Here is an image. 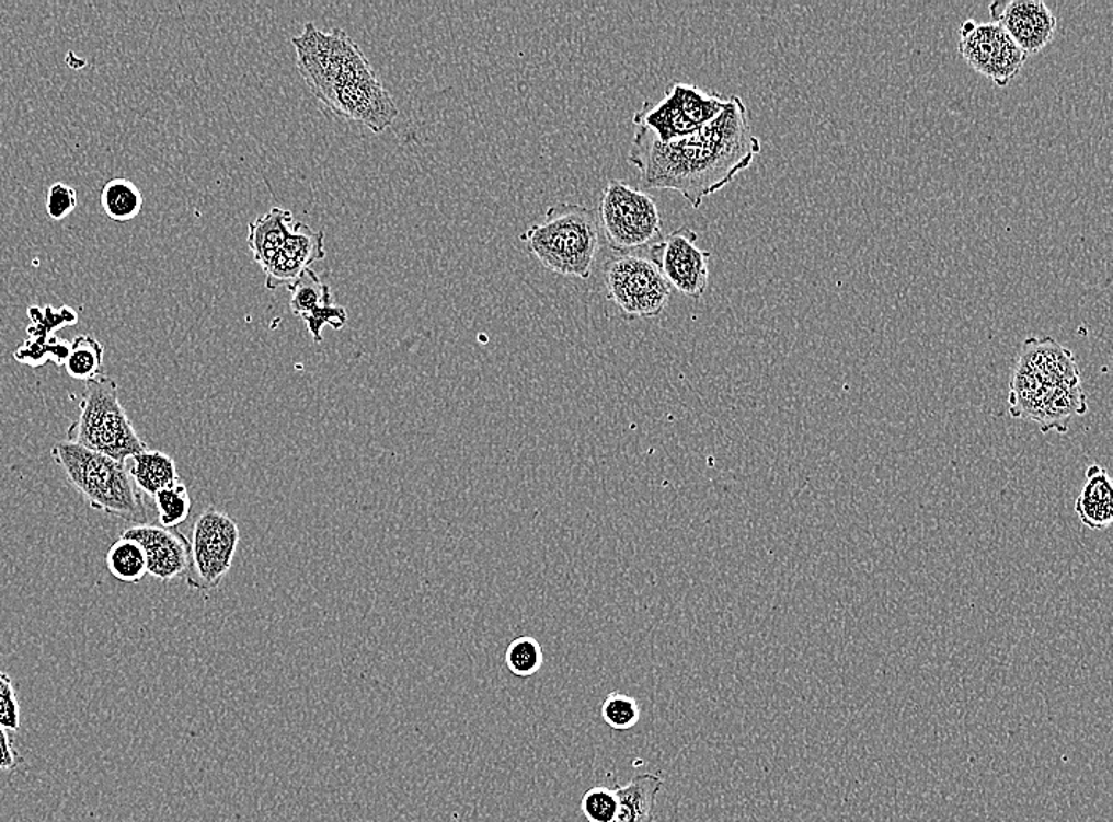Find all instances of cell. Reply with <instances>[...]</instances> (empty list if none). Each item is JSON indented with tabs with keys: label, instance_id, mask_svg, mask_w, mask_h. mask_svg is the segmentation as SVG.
Returning <instances> with one entry per match:
<instances>
[{
	"label": "cell",
	"instance_id": "ffe728a7",
	"mask_svg": "<svg viewBox=\"0 0 1113 822\" xmlns=\"http://www.w3.org/2000/svg\"><path fill=\"white\" fill-rule=\"evenodd\" d=\"M103 345L94 336L83 334L71 341L64 369L74 380L91 382L102 377Z\"/></svg>",
	"mask_w": 1113,
	"mask_h": 822
},
{
	"label": "cell",
	"instance_id": "cb8c5ba5",
	"mask_svg": "<svg viewBox=\"0 0 1113 822\" xmlns=\"http://www.w3.org/2000/svg\"><path fill=\"white\" fill-rule=\"evenodd\" d=\"M505 663L512 674L517 678H531L544 663L543 649L531 636H523L509 644L505 655Z\"/></svg>",
	"mask_w": 1113,
	"mask_h": 822
},
{
	"label": "cell",
	"instance_id": "603a6c76",
	"mask_svg": "<svg viewBox=\"0 0 1113 822\" xmlns=\"http://www.w3.org/2000/svg\"><path fill=\"white\" fill-rule=\"evenodd\" d=\"M157 512H159V524L163 529H176L177 525L187 521L192 511V498L187 486L181 482L168 487L153 497Z\"/></svg>",
	"mask_w": 1113,
	"mask_h": 822
},
{
	"label": "cell",
	"instance_id": "8fae6325",
	"mask_svg": "<svg viewBox=\"0 0 1113 822\" xmlns=\"http://www.w3.org/2000/svg\"><path fill=\"white\" fill-rule=\"evenodd\" d=\"M699 234L684 225L670 231L649 247V259L662 273L669 288L684 297L699 299L709 287V262L712 254L696 245Z\"/></svg>",
	"mask_w": 1113,
	"mask_h": 822
},
{
	"label": "cell",
	"instance_id": "7c38bea8",
	"mask_svg": "<svg viewBox=\"0 0 1113 822\" xmlns=\"http://www.w3.org/2000/svg\"><path fill=\"white\" fill-rule=\"evenodd\" d=\"M324 105L345 119L355 120L381 134L398 117V106L378 80L377 74L358 78L335 89Z\"/></svg>",
	"mask_w": 1113,
	"mask_h": 822
},
{
	"label": "cell",
	"instance_id": "5bb4252c",
	"mask_svg": "<svg viewBox=\"0 0 1113 822\" xmlns=\"http://www.w3.org/2000/svg\"><path fill=\"white\" fill-rule=\"evenodd\" d=\"M123 539L137 541L146 554L148 575L170 582L185 575L191 561V543L182 533L160 525L137 524L124 530Z\"/></svg>",
	"mask_w": 1113,
	"mask_h": 822
},
{
	"label": "cell",
	"instance_id": "9a60e30c",
	"mask_svg": "<svg viewBox=\"0 0 1113 822\" xmlns=\"http://www.w3.org/2000/svg\"><path fill=\"white\" fill-rule=\"evenodd\" d=\"M295 223V217L290 211L276 206L249 225L248 244L252 251L253 262L265 273L284 248Z\"/></svg>",
	"mask_w": 1113,
	"mask_h": 822
},
{
	"label": "cell",
	"instance_id": "8992f818",
	"mask_svg": "<svg viewBox=\"0 0 1113 822\" xmlns=\"http://www.w3.org/2000/svg\"><path fill=\"white\" fill-rule=\"evenodd\" d=\"M598 223L617 255L634 254L662 240L663 222L651 195L623 181L611 180L598 205Z\"/></svg>",
	"mask_w": 1113,
	"mask_h": 822
},
{
	"label": "cell",
	"instance_id": "ac0fdd59",
	"mask_svg": "<svg viewBox=\"0 0 1113 822\" xmlns=\"http://www.w3.org/2000/svg\"><path fill=\"white\" fill-rule=\"evenodd\" d=\"M103 211L114 222H130L142 209L141 190L126 177H114L100 194Z\"/></svg>",
	"mask_w": 1113,
	"mask_h": 822
},
{
	"label": "cell",
	"instance_id": "e0dca14e",
	"mask_svg": "<svg viewBox=\"0 0 1113 822\" xmlns=\"http://www.w3.org/2000/svg\"><path fill=\"white\" fill-rule=\"evenodd\" d=\"M130 475L141 494L152 498L181 482L176 462L171 455L157 450H145L131 458Z\"/></svg>",
	"mask_w": 1113,
	"mask_h": 822
},
{
	"label": "cell",
	"instance_id": "d6986e66",
	"mask_svg": "<svg viewBox=\"0 0 1113 822\" xmlns=\"http://www.w3.org/2000/svg\"><path fill=\"white\" fill-rule=\"evenodd\" d=\"M106 567L117 581L137 583L148 575L146 554L137 541L123 539L110 547L105 557Z\"/></svg>",
	"mask_w": 1113,
	"mask_h": 822
},
{
	"label": "cell",
	"instance_id": "30bf717a",
	"mask_svg": "<svg viewBox=\"0 0 1113 822\" xmlns=\"http://www.w3.org/2000/svg\"><path fill=\"white\" fill-rule=\"evenodd\" d=\"M959 51L972 69L1000 88L1014 80L1029 57L1000 24L974 20L961 24Z\"/></svg>",
	"mask_w": 1113,
	"mask_h": 822
},
{
	"label": "cell",
	"instance_id": "9c48e42d",
	"mask_svg": "<svg viewBox=\"0 0 1113 822\" xmlns=\"http://www.w3.org/2000/svg\"><path fill=\"white\" fill-rule=\"evenodd\" d=\"M241 532L227 512L208 507L196 518L191 543V561L185 582L198 592L222 583L237 555Z\"/></svg>",
	"mask_w": 1113,
	"mask_h": 822
},
{
	"label": "cell",
	"instance_id": "ba28073f",
	"mask_svg": "<svg viewBox=\"0 0 1113 822\" xmlns=\"http://www.w3.org/2000/svg\"><path fill=\"white\" fill-rule=\"evenodd\" d=\"M603 283L609 301L628 320L662 315L670 298L668 282L649 256H611L603 266Z\"/></svg>",
	"mask_w": 1113,
	"mask_h": 822
},
{
	"label": "cell",
	"instance_id": "4316f807",
	"mask_svg": "<svg viewBox=\"0 0 1113 822\" xmlns=\"http://www.w3.org/2000/svg\"><path fill=\"white\" fill-rule=\"evenodd\" d=\"M1079 498L1091 503L1113 505L1111 475L1097 464L1087 467L1086 484L1080 490Z\"/></svg>",
	"mask_w": 1113,
	"mask_h": 822
},
{
	"label": "cell",
	"instance_id": "484cf974",
	"mask_svg": "<svg viewBox=\"0 0 1113 822\" xmlns=\"http://www.w3.org/2000/svg\"><path fill=\"white\" fill-rule=\"evenodd\" d=\"M619 809L616 789L595 786L583 796L581 810L588 822H612Z\"/></svg>",
	"mask_w": 1113,
	"mask_h": 822
},
{
	"label": "cell",
	"instance_id": "3957f363",
	"mask_svg": "<svg viewBox=\"0 0 1113 822\" xmlns=\"http://www.w3.org/2000/svg\"><path fill=\"white\" fill-rule=\"evenodd\" d=\"M519 240L546 269L588 279L599 248L597 212L576 202H556L549 206L544 222L527 228Z\"/></svg>",
	"mask_w": 1113,
	"mask_h": 822
},
{
	"label": "cell",
	"instance_id": "7402d4cb",
	"mask_svg": "<svg viewBox=\"0 0 1113 822\" xmlns=\"http://www.w3.org/2000/svg\"><path fill=\"white\" fill-rule=\"evenodd\" d=\"M280 254L298 263L302 268L309 269L312 263L326 256L323 231H313L306 223L296 222Z\"/></svg>",
	"mask_w": 1113,
	"mask_h": 822
},
{
	"label": "cell",
	"instance_id": "44dd1931",
	"mask_svg": "<svg viewBox=\"0 0 1113 822\" xmlns=\"http://www.w3.org/2000/svg\"><path fill=\"white\" fill-rule=\"evenodd\" d=\"M291 293L290 309L296 316L333 304V291L330 285L323 283L315 270L306 269L295 285L288 288Z\"/></svg>",
	"mask_w": 1113,
	"mask_h": 822
},
{
	"label": "cell",
	"instance_id": "4dcf8cb0",
	"mask_svg": "<svg viewBox=\"0 0 1113 822\" xmlns=\"http://www.w3.org/2000/svg\"><path fill=\"white\" fill-rule=\"evenodd\" d=\"M1076 512L1082 524L1094 532L1108 529L1113 521V505L1091 503L1077 498Z\"/></svg>",
	"mask_w": 1113,
	"mask_h": 822
},
{
	"label": "cell",
	"instance_id": "2e32d148",
	"mask_svg": "<svg viewBox=\"0 0 1113 822\" xmlns=\"http://www.w3.org/2000/svg\"><path fill=\"white\" fill-rule=\"evenodd\" d=\"M662 788L663 778L655 774L636 775L616 788L619 809L612 822H654L656 796Z\"/></svg>",
	"mask_w": 1113,
	"mask_h": 822
},
{
	"label": "cell",
	"instance_id": "1f68e13d",
	"mask_svg": "<svg viewBox=\"0 0 1113 822\" xmlns=\"http://www.w3.org/2000/svg\"><path fill=\"white\" fill-rule=\"evenodd\" d=\"M10 734L12 732L7 731V729L0 726V771L13 774L18 768L23 767L26 761H24L23 754L18 752Z\"/></svg>",
	"mask_w": 1113,
	"mask_h": 822
},
{
	"label": "cell",
	"instance_id": "83f0119b",
	"mask_svg": "<svg viewBox=\"0 0 1113 822\" xmlns=\"http://www.w3.org/2000/svg\"><path fill=\"white\" fill-rule=\"evenodd\" d=\"M0 726L9 732L21 728V707L12 678L0 671Z\"/></svg>",
	"mask_w": 1113,
	"mask_h": 822
},
{
	"label": "cell",
	"instance_id": "5b68a950",
	"mask_svg": "<svg viewBox=\"0 0 1113 822\" xmlns=\"http://www.w3.org/2000/svg\"><path fill=\"white\" fill-rule=\"evenodd\" d=\"M296 62L310 91L326 102L335 89L358 78L376 74L369 60L342 28L319 31L306 24L305 32L292 38Z\"/></svg>",
	"mask_w": 1113,
	"mask_h": 822
},
{
	"label": "cell",
	"instance_id": "277c9868",
	"mask_svg": "<svg viewBox=\"0 0 1113 822\" xmlns=\"http://www.w3.org/2000/svg\"><path fill=\"white\" fill-rule=\"evenodd\" d=\"M67 441L127 462L148 450L119 401V387L112 377L85 383L80 415L67 430Z\"/></svg>",
	"mask_w": 1113,
	"mask_h": 822
},
{
	"label": "cell",
	"instance_id": "f1b7e54d",
	"mask_svg": "<svg viewBox=\"0 0 1113 822\" xmlns=\"http://www.w3.org/2000/svg\"><path fill=\"white\" fill-rule=\"evenodd\" d=\"M305 320L307 329L312 334L313 340L317 344L323 341V327L326 325L333 326L334 329H342L348 322L347 311L341 305H324V308L315 309V311L306 313L301 316Z\"/></svg>",
	"mask_w": 1113,
	"mask_h": 822
},
{
	"label": "cell",
	"instance_id": "4fadbf2b",
	"mask_svg": "<svg viewBox=\"0 0 1113 822\" xmlns=\"http://www.w3.org/2000/svg\"><path fill=\"white\" fill-rule=\"evenodd\" d=\"M988 9L994 23L1000 24L1026 56L1043 51L1054 40L1057 18L1043 0L994 2Z\"/></svg>",
	"mask_w": 1113,
	"mask_h": 822
},
{
	"label": "cell",
	"instance_id": "6da1fadb",
	"mask_svg": "<svg viewBox=\"0 0 1113 822\" xmlns=\"http://www.w3.org/2000/svg\"><path fill=\"white\" fill-rule=\"evenodd\" d=\"M759 152L761 140L753 134L744 100L730 95L716 119L687 137L663 142L647 128L636 127L628 162L640 170L642 187L679 192L699 209L705 198L750 169Z\"/></svg>",
	"mask_w": 1113,
	"mask_h": 822
},
{
	"label": "cell",
	"instance_id": "f546056e",
	"mask_svg": "<svg viewBox=\"0 0 1113 822\" xmlns=\"http://www.w3.org/2000/svg\"><path fill=\"white\" fill-rule=\"evenodd\" d=\"M77 190L64 183L53 184L46 194V213L49 219L64 220L77 209Z\"/></svg>",
	"mask_w": 1113,
	"mask_h": 822
},
{
	"label": "cell",
	"instance_id": "7a4b0ae2",
	"mask_svg": "<svg viewBox=\"0 0 1113 822\" xmlns=\"http://www.w3.org/2000/svg\"><path fill=\"white\" fill-rule=\"evenodd\" d=\"M51 458L91 510L134 522L135 525L146 524L148 511L127 462L67 440L53 447Z\"/></svg>",
	"mask_w": 1113,
	"mask_h": 822
},
{
	"label": "cell",
	"instance_id": "d4e9b609",
	"mask_svg": "<svg viewBox=\"0 0 1113 822\" xmlns=\"http://www.w3.org/2000/svg\"><path fill=\"white\" fill-rule=\"evenodd\" d=\"M601 718L616 731H630L640 723L641 707L633 696L612 692L601 704Z\"/></svg>",
	"mask_w": 1113,
	"mask_h": 822
},
{
	"label": "cell",
	"instance_id": "52a82bcc",
	"mask_svg": "<svg viewBox=\"0 0 1113 822\" xmlns=\"http://www.w3.org/2000/svg\"><path fill=\"white\" fill-rule=\"evenodd\" d=\"M730 95L709 94L695 84L674 81L658 103L644 102L634 113V127H645L658 141L687 137L720 116Z\"/></svg>",
	"mask_w": 1113,
	"mask_h": 822
}]
</instances>
